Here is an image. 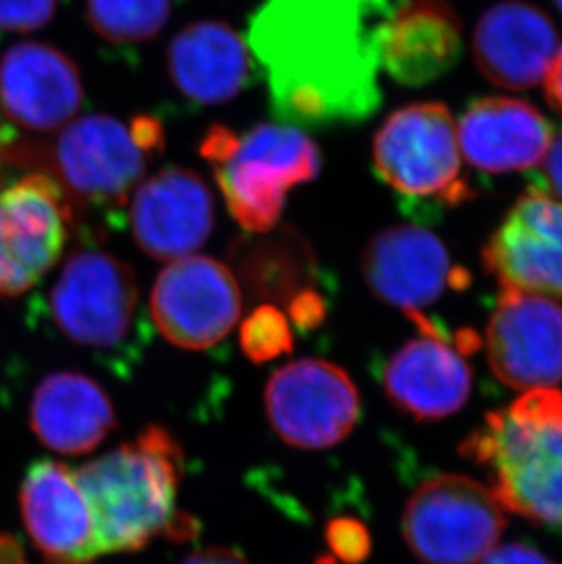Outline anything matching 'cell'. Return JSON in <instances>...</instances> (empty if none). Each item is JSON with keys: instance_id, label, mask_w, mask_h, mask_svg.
<instances>
[{"instance_id": "cell-30", "label": "cell", "mask_w": 562, "mask_h": 564, "mask_svg": "<svg viewBox=\"0 0 562 564\" xmlns=\"http://www.w3.org/2000/svg\"><path fill=\"white\" fill-rule=\"evenodd\" d=\"M530 191L541 192L562 203V130L553 138L541 169L531 176Z\"/></svg>"}, {"instance_id": "cell-34", "label": "cell", "mask_w": 562, "mask_h": 564, "mask_svg": "<svg viewBox=\"0 0 562 564\" xmlns=\"http://www.w3.org/2000/svg\"><path fill=\"white\" fill-rule=\"evenodd\" d=\"M544 91H547L548 102L562 113V46L544 77Z\"/></svg>"}, {"instance_id": "cell-3", "label": "cell", "mask_w": 562, "mask_h": 564, "mask_svg": "<svg viewBox=\"0 0 562 564\" xmlns=\"http://www.w3.org/2000/svg\"><path fill=\"white\" fill-rule=\"evenodd\" d=\"M185 458L165 427L149 426L133 441L85 464L77 475L102 554H132L169 533Z\"/></svg>"}, {"instance_id": "cell-24", "label": "cell", "mask_w": 562, "mask_h": 564, "mask_svg": "<svg viewBox=\"0 0 562 564\" xmlns=\"http://www.w3.org/2000/svg\"><path fill=\"white\" fill-rule=\"evenodd\" d=\"M230 271L263 304L287 305L298 293L314 288L318 278L313 249L292 227L241 236L230 247Z\"/></svg>"}, {"instance_id": "cell-21", "label": "cell", "mask_w": 562, "mask_h": 564, "mask_svg": "<svg viewBox=\"0 0 562 564\" xmlns=\"http://www.w3.org/2000/svg\"><path fill=\"white\" fill-rule=\"evenodd\" d=\"M166 68L175 90L202 107L233 101L255 75L247 41L218 21L181 30L166 50Z\"/></svg>"}, {"instance_id": "cell-18", "label": "cell", "mask_w": 562, "mask_h": 564, "mask_svg": "<svg viewBox=\"0 0 562 564\" xmlns=\"http://www.w3.org/2000/svg\"><path fill=\"white\" fill-rule=\"evenodd\" d=\"M456 336L422 335L403 344L382 371L386 397L417 422H436L462 410L473 373Z\"/></svg>"}, {"instance_id": "cell-22", "label": "cell", "mask_w": 562, "mask_h": 564, "mask_svg": "<svg viewBox=\"0 0 562 564\" xmlns=\"http://www.w3.org/2000/svg\"><path fill=\"white\" fill-rule=\"evenodd\" d=\"M462 24L447 0H402L383 28L382 68L403 86H425L455 68Z\"/></svg>"}, {"instance_id": "cell-8", "label": "cell", "mask_w": 562, "mask_h": 564, "mask_svg": "<svg viewBox=\"0 0 562 564\" xmlns=\"http://www.w3.org/2000/svg\"><path fill=\"white\" fill-rule=\"evenodd\" d=\"M505 528V508L489 486L458 474L422 482L402 513L403 539L424 564L480 563Z\"/></svg>"}, {"instance_id": "cell-25", "label": "cell", "mask_w": 562, "mask_h": 564, "mask_svg": "<svg viewBox=\"0 0 562 564\" xmlns=\"http://www.w3.org/2000/svg\"><path fill=\"white\" fill-rule=\"evenodd\" d=\"M172 13V0H86L94 32L116 46H138L160 35Z\"/></svg>"}, {"instance_id": "cell-16", "label": "cell", "mask_w": 562, "mask_h": 564, "mask_svg": "<svg viewBox=\"0 0 562 564\" xmlns=\"http://www.w3.org/2000/svg\"><path fill=\"white\" fill-rule=\"evenodd\" d=\"M128 219L144 254L158 261L181 260L213 232V192L196 172L170 166L139 185Z\"/></svg>"}, {"instance_id": "cell-11", "label": "cell", "mask_w": 562, "mask_h": 564, "mask_svg": "<svg viewBox=\"0 0 562 564\" xmlns=\"http://www.w3.org/2000/svg\"><path fill=\"white\" fill-rule=\"evenodd\" d=\"M244 310L230 267L208 256H186L160 272L150 293V318L172 346L205 351L224 341Z\"/></svg>"}, {"instance_id": "cell-14", "label": "cell", "mask_w": 562, "mask_h": 564, "mask_svg": "<svg viewBox=\"0 0 562 564\" xmlns=\"http://www.w3.org/2000/svg\"><path fill=\"white\" fill-rule=\"evenodd\" d=\"M489 368L514 389H548L562 380V305L505 291L486 327Z\"/></svg>"}, {"instance_id": "cell-10", "label": "cell", "mask_w": 562, "mask_h": 564, "mask_svg": "<svg viewBox=\"0 0 562 564\" xmlns=\"http://www.w3.org/2000/svg\"><path fill=\"white\" fill-rule=\"evenodd\" d=\"M74 216L63 188L43 172H30L0 191V296H21L52 271Z\"/></svg>"}, {"instance_id": "cell-5", "label": "cell", "mask_w": 562, "mask_h": 564, "mask_svg": "<svg viewBox=\"0 0 562 564\" xmlns=\"http://www.w3.org/2000/svg\"><path fill=\"white\" fill-rule=\"evenodd\" d=\"M372 165L420 224L473 197L455 119L442 102H417L391 113L372 141Z\"/></svg>"}, {"instance_id": "cell-4", "label": "cell", "mask_w": 562, "mask_h": 564, "mask_svg": "<svg viewBox=\"0 0 562 564\" xmlns=\"http://www.w3.org/2000/svg\"><path fill=\"white\" fill-rule=\"evenodd\" d=\"M0 161L54 177L74 213L107 216L121 213L147 171V154L130 128L105 113L75 118L50 141L10 132L0 139Z\"/></svg>"}, {"instance_id": "cell-23", "label": "cell", "mask_w": 562, "mask_h": 564, "mask_svg": "<svg viewBox=\"0 0 562 564\" xmlns=\"http://www.w3.org/2000/svg\"><path fill=\"white\" fill-rule=\"evenodd\" d=\"M116 410L107 391L79 371L43 378L30 405V426L52 452L85 455L101 446L116 427Z\"/></svg>"}, {"instance_id": "cell-36", "label": "cell", "mask_w": 562, "mask_h": 564, "mask_svg": "<svg viewBox=\"0 0 562 564\" xmlns=\"http://www.w3.org/2000/svg\"><path fill=\"white\" fill-rule=\"evenodd\" d=\"M553 2H555V6H558L559 11L562 13V0H553Z\"/></svg>"}, {"instance_id": "cell-19", "label": "cell", "mask_w": 562, "mask_h": 564, "mask_svg": "<svg viewBox=\"0 0 562 564\" xmlns=\"http://www.w3.org/2000/svg\"><path fill=\"white\" fill-rule=\"evenodd\" d=\"M558 44L552 19L520 0L494 6L473 33V55L480 74L508 90H526L542 83Z\"/></svg>"}, {"instance_id": "cell-13", "label": "cell", "mask_w": 562, "mask_h": 564, "mask_svg": "<svg viewBox=\"0 0 562 564\" xmlns=\"http://www.w3.org/2000/svg\"><path fill=\"white\" fill-rule=\"evenodd\" d=\"M483 263L505 291L562 300V203L526 192L484 247Z\"/></svg>"}, {"instance_id": "cell-20", "label": "cell", "mask_w": 562, "mask_h": 564, "mask_svg": "<svg viewBox=\"0 0 562 564\" xmlns=\"http://www.w3.org/2000/svg\"><path fill=\"white\" fill-rule=\"evenodd\" d=\"M456 132L462 158L486 174L537 169L555 138L552 123L533 105L514 97L469 102Z\"/></svg>"}, {"instance_id": "cell-26", "label": "cell", "mask_w": 562, "mask_h": 564, "mask_svg": "<svg viewBox=\"0 0 562 564\" xmlns=\"http://www.w3.org/2000/svg\"><path fill=\"white\" fill-rule=\"evenodd\" d=\"M239 346L252 364L278 360L294 347L291 322L277 305H258L241 324Z\"/></svg>"}, {"instance_id": "cell-9", "label": "cell", "mask_w": 562, "mask_h": 564, "mask_svg": "<svg viewBox=\"0 0 562 564\" xmlns=\"http://www.w3.org/2000/svg\"><path fill=\"white\" fill-rule=\"evenodd\" d=\"M360 393L336 364L302 358L277 369L266 388V413L289 446L318 452L349 437L360 419Z\"/></svg>"}, {"instance_id": "cell-35", "label": "cell", "mask_w": 562, "mask_h": 564, "mask_svg": "<svg viewBox=\"0 0 562 564\" xmlns=\"http://www.w3.org/2000/svg\"><path fill=\"white\" fill-rule=\"evenodd\" d=\"M0 564H30L21 539L11 533H0Z\"/></svg>"}, {"instance_id": "cell-1", "label": "cell", "mask_w": 562, "mask_h": 564, "mask_svg": "<svg viewBox=\"0 0 562 564\" xmlns=\"http://www.w3.org/2000/svg\"><path fill=\"white\" fill-rule=\"evenodd\" d=\"M389 0H263L247 44L271 108L289 127L355 124L382 105L378 74Z\"/></svg>"}, {"instance_id": "cell-32", "label": "cell", "mask_w": 562, "mask_h": 564, "mask_svg": "<svg viewBox=\"0 0 562 564\" xmlns=\"http://www.w3.org/2000/svg\"><path fill=\"white\" fill-rule=\"evenodd\" d=\"M480 564H555L548 555L528 544L511 543L494 549Z\"/></svg>"}, {"instance_id": "cell-33", "label": "cell", "mask_w": 562, "mask_h": 564, "mask_svg": "<svg viewBox=\"0 0 562 564\" xmlns=\"http://www.w3.org/2000/svg\"><path fill=\"white\" fill-rule=\"evenodd\" d=\"M181 564H249V561L236 549L208 546L188 555Z\"/></svg>"}, {"instance_id": "cell-27", "label": "cell", "mask_w": 562, "mask_h": 564, "mask_svg": "<svg viewBox=\"0 0 562 564\" xmlns=\"http://www.w3.org/2000/svg\"><path fill=\"white\" fill-rule=\"evenodd\" d=\"M325 544L333 560L342 564H361L371 554V533L356 517L339 516L325 527Z\"/></svg>"}, {"instance_id": "cell-12", "label": "cell", "mask_w": 562, "mask_h": 564, "mask_svg": "<svg viewBox=\"0 0 562 564\" xmlns=\"http://www.w3.org/2000/svg\"><path fill=\"white\" fill-rule=\"evenodd\" d=\"M361 274L378 300L409 318L424 314L451 289L469 285V274L456 265L444 241L414 225L372 236L361 256Z\"/></svg>"}, {"instance_id": "cell-17", "label": "cell", "mask_w": 562, "mask_h": 564, "mask_svg": "<svg viewBox=\"0 0 562 564\" xmlns=\"http://www.w3.org/2000/svg\"><path fill=\"white\" fill-rule=\"evenodd\" d=\"M22 521L46 564H91L101 555L90 506L66 464L39 458L19 491Z\"/></svg>"}, {"instance_id": "cell-28", "label": "cell", "mask_w": 562, "mask_h": 564, "mask_svg": "<svg viewBox=\"0 0 562 564\" xmlns=\"http://www.w3.org/2000/svg\"><path fill=\"white\" fill-rule=\"evenodd\" d=\"M58 0H0V33H30L48 26Z\"/></svg>"}, {"instance_id": "cell-2", "label": "cell", "mask_w": 562, "mask_h": 564, "mask_svg": "<svg viewBox=\"0 0 562 564\" xmlns=\"http://www.w3.org/2000/svg\"><path fill=\"white\" fill-rule=\"evenodd\" d=\"M461 453L486 469L505 510L562 528V391L531 389L491 411Z\"/></svg>"}, {"instance_id": "cell-31", "label": "cell", "mask_w": 562, "mask_h": 564, "mask_svg": "<svg viewBox=\"0 0 562 564\" xmlns=\"http://www.w3.org/2000/svg\"><path fill=\"white\" fill-rule=\"evenodd\" d=\"M130 133L144 154H158L165 147V132L160 119L152 116H136L130 123Z\"/></svg>"}, {"instance_id": "cell-15", "label": "cell", "mask_w": 562, "mask_h": 564, "mask_svg": "<svg viewBox=\"0 0 562 564\" xmlns=\"http://www.w3.org/2000/svg\"><path fill=\"white\" fill-rule=\"evenodd\" d=\"M85 105L79 68L52 44L21 43L0 57V116L24 132L54 133Z\"/></svg>"}, {"instance_id": "cell-6", "label": "cell", "mask_w": 562, "mask_h": 564, "mask_svg": "<svg viewBox=\"0 0 562 564\" xmlns=\"http://www.w3.org/2000/svg\"><path fill=\"white\" fill-rule=\"evenodd\" d=\"M48 313L64 338L101 355L130 349L143 335L136 272L97 247L69 254L50 291Z\"/></svg>"}, {"instance_id": "cell-7", "label": "cell", "mask_w": 562, "mask_h": 564, "mask_svg": "<svg viewBox=\"0 0 562 564\" xmlns=\"http://www.w3.org/2000/svg\"><path fill=\"white\" fill-rule=\"evenodd\" d=\"M322 155L313 139L298 127L261 123L238 135L233 154L213 166L228 213L249 235L274 229L287 192L313 182Z\"/></svg>"}, {"instance_id": "cell-29", "label": "cell", "mask_w": 562, "mask_h": 564, "mask_svg": "<svg viewBox=\"0 0 562 564\" xmlns=\"http://www.w3.org/2000/svg\"><path fill=\"white\" fill-rule=\"evenodd\" d=\"M287 314L292 324L300 330H313L324 324L327 316V302L324 294L316 288H309L289 300L285 305Z\"/></svg>"}]
</instances>
